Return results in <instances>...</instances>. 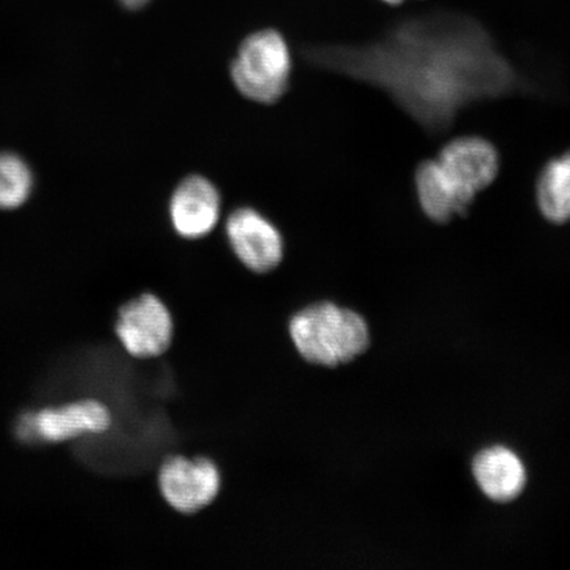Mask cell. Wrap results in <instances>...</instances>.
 <instances>
[{
	"instance_id": "cell-2",
	"label": "cell",
	"mask_w": 570,
	"mask_h": 570,
	"mask_svg": "<svg viewBox=\"0 0 570 570\" xmlns=\"http://www.w3.org/2000/svg\"><path fill=\"white\" fill-rule=\"evenodd\" d=\"M499 169L501 155L489 139L466 135L449 140L413 175L420 209L439 225L465 217L476 196L497 180Z\"/></svg>"
},
{
	"instance_id": "cell-10",
	"label": "cell",
	"mask_w": 570,
	"mask_h": 570,
	"mask_svg": "<svg viewBox=\"0 0 570 570\" xmlns=\"http://www.w3.org/2000/svg\"><path fill=\"white\" fill-rule=\"evenodd\" d=\"M473 472L483 493L498 502L511 501L522 493L525 484L522 461L503 446L490 448L476 455Z\"/></svg>"
},
{
	"instance_id": "cell-4",
	"label": "cell",
	"mask_w": 570,
	"mask_h": 570,
	"mask_svg": "<svg viewBox=\"0 0 570 570\" xmlns=\"http://www.w3.org/2000/svg\"><path fill=\"white\" fill-rule=\"evenodd\" d=\"M292 56L287 40L276 30H262L242 41L230 63V77L242 97L273 105L287 92Z\"/></svg>"
},
{
	"instance_id": "cell-11",
	"label": "cell",
	"mask_w": 570,
	"mask_h": 570,
	"mask_svg": "<svg viewBox=\"0 0 570 570\" xmlns=\"http://www.w3.org/2000/svg\"><path fill=\"white\" fill-rule=\"evenodd\" d=\"M537 204L548 223H570V149L541 168L537 181Z\"/></svg>"
},
{
	"instance_id": "cell-8",
	"label": "cell",
	"mask_w": 570,
	"mask_h": 570,
	"mask_svg": "<svg viewBox=\"0 0 570 570\" xmlns=\"http://www.w3.org/2000/svg\"><path fill=\"white\" fill-rule=\"evenodd\" d=\"M223 213V197L209 178L190 175L170 196L168 216L178 237L188 240L203 239L216 229Z\"/></svg>"
},
{
	"instance_id": "cell-6",
	"label": "cell",
	"mask_w": 570,
	"mask_h": 570,
	"mask_svg": "<svg viewBox=\"0 0 570 570\" xmlns=\"http://www.w3.org/2000/svg\"><path fill=\"white\" fill-rule=\"evenodd\" d=\"M225 235L233 254L255 274L271 273L284 259L282 232L265 214L252 206H240L229 214Z\"/></svg>"
},
{
	"instance_id": "cell-9",
	"label": "cell",
	"mask_w": 570,
	"mask_h": 570,
	"mask_svg": "<svg viewBox=\"0 0 570 570\" xmlns=\"http://www.w3.org/2000/svg\"><path fill=\"white\" fill-rule=\"evenodd\" d=\"M32 423L36 441L48 444H59L87 434H98L110 430L111 412L95 399L71 402L48 407L38 412L32 411Z\"/></svg>"
},
{
	"instance_id": "cell-7",
	"label": "cell",
	"mask_w": 570,
	"mask_h": 570,
	"mask_svg": "<svg viewBox=\"0 0 570 570\" xmlns=\"http://www.w3.org/2000/svg\"><path fill=\"white\" fill-rule=\"evenodd\" d=\"M159 487L170 508L181 514H196L216 501L220 473L209 459L175 455L163 462Z\"/></svg>"
},
{
	"instance_id": "cell-14",
	"label": "cell",
	"mask_w": 570,
	"mask_h": 570,
	"mask_svg": "<svg viewBox=\"0 0 570 570\" xmlns=\"http://www.w3.org/2000/svg\"><path fill=\"white\" fill-rule=\"evenodd\" d=\"M382 2L387 3L390 6H399L405 2V0H382Z\"/></svg>"
},
{
	"instance_id": "cell-13",
	"label": "cell",
	"mask_w": 570,
	"mask_h": 570,
	"mask_svg": "<svg viewBox=\"0 0 570 570\" xmlns=\"http://www.w3.org/2000/svg\"><path fill=\"white\" fill-rule=\"evenodd\" d=\"M119 2L125 7L126 10L138 11L145 9V7L149 3V0H119Z\"/></svg>"
},
{
	"instance_id": "cell-12",
	"label": "cell",
	"mask_w": 570,
	"mask_h": 570,
	"mask_svg": "<svg viewBox=\"0 0 570 570\" xmlns=\"http://www.w3.org/2000/svg\"><path fill=\"white\" fill-rule=\"evenodd\" d=\"M32 175L27 164L12 154H0V208L16 209L27 202Z\"/></svg>"
},
{
	"instance_id": "cell-3",
	"label": "cell",
	"mask_w": 570,
	"mask_h": 570,
	"mask_svg": "<svg viewBox=\"0 0 570 570\" xmlns=\"http://www.w3.org/2000/svg\"><path fill=\"white\" fill-rule=\"evenodd\" d=\"M289 337L312 365L336 367L367 351L368 326L358 313L331 302L305 306L291 318Z\"/></svg>"
},
{
	"instance_id": "cell-1",
	"label": "cell",
	"mask_w": 570,
	"mask_h": 570,
	"mask_svg": "<svg viewBox=\"0 0 570 570\" xmlns=\"http://www.w3.org/2000/svg\"><path fill=\"white\" fill-rule=\"evenodd\" d=\"M311 66L380 89L426 134L451 130L469 106L538 92L484 28L460 13L411 18L365 46H309Z\"/></svg>"
},
{
	"instance_id": "cell-5",
	"label": "cell",
	"mask_w": 570,
	"mask_h": 570,
	"mask_svg": "<svg viewBox=\"0 0 570 570\" xmlns=\"http://www.w3.org/2000/svg\"><path fill=\"white\" fill-rule=\"evenodd\" d=\"M174 330L168 306L149 292L127 302L118 312L116 333L134 358L151 360L167 353Z\"/></svg>"
}]
</instances>
